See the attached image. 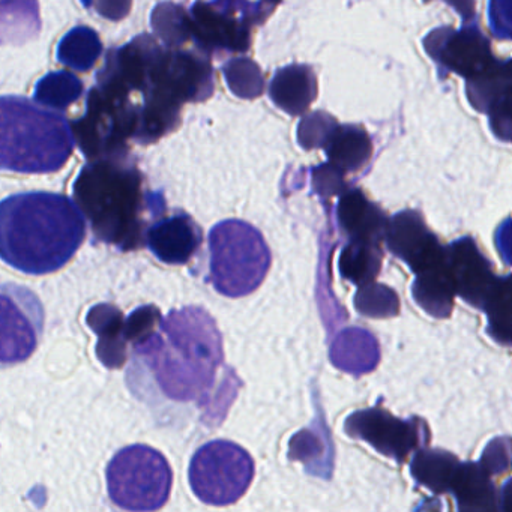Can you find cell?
I'll return each instance as SVG.
<instances>
[{"label":"cell","instance_id":"6da1fadb","mask_svg":"<svg viewBox=\"0 0 512 512\" xmlns=\"http://www.w3.org/2000/svg\"><path fill=\"white\" fill-rule=\"evenodd\" d=\"M86 221L62 194L23 193L0 206V253L7 265L31 275L64 268L82 247Z\"/></svg>","mask_w":512,"mask_h":512},{"label":"cell","instance_id":"7a4b0ae2","mask_svg":"<svg viewBox=\"0 0 512 512\" xmlns=\"http://www.w3.org/2000/svg\"><path fill=\"white\" fill-rule=\"evenodd\" d=\"M170 400L193 401L211 389L223 364V340L208 311H170L160 328L134 347Z\"/></svg>","mask_w":512,"mask_h":512},{"label":"cell","instance_id":"3957f363","mask_svg":"<svg viewBox=\"0 0 512 512\" xmlns=\"http://www.w3.org/2000/svg\"><path fill=\"white\" fill-rule=\"evenodd\" d=\"M73 193L98 241L122 251L142 245L145 191L136 166L124 163V157L91 161L77 176Z\"/></svg>","mask_w":512,"mask_h":512},{"label":"cell","instance_id":"277c9868","mask_svg":"<svg viewBox=\"0 0 512 512\" xmlns=\"http://www.w3.org/2000/svg\"><path fill=\"white\" fill-rule=\"evenodd\" d=\"M2 169L52 173L73 154L76 137L65 116L38 109L19 97L2 98Z\"/></svg>","mask_w":512,"mask_h":512},{"label":"cell","instance_id":"5b68a950","mask_svg":"<svg viewBox=\"0 0 512 512\" xmlns=\"http://www.w3.org/2000/svg\"><path fill=\"white\" fill-rule=\"evenodd\" d=\"M211 281L229 298L253 293L271 266V251L262 233L241 220L221 221L209 232Z\"/></svg>","mask_w":512,"mask_h":512},{"label":"cell","instance_id":"8992f818","mask_svg":"<svg viewBox=\"0 0 512 512\" xmlns=\"http://www.w3.org/2000/svg\"><path fill=\"white\" fill-rule=\"evenodd\" d=\"M128 92L110 85L91 89L86 115L71 125L80 151L89 160L124 157L125 140L134 139L140 107L133 106Z\"/></svg>","mask_w":512,"mask_h":512},{"label":"cell","instance_id":"52a82bcc","mask_svg":"<svg viewBox=\"0 0 512 512\" xmlns=\"http://www.w3.org/2000/svg\"><path fill=\"white\" fill-rule=\"evenodd\" d=\"M172 469L164 455L146 445L121 449L107 466L109 496L128 511L163 508L172 490Z\"/></svg>","mask_w":512,"mask_h":512},{"label":"cell","instance_id":"ba28073f","mask_svg":"<svg viewBox=\"0 0 512 512\" xmlns=\"http://www.w3.org/2000/svg\"><path fill=\"white\" fill-rule=\"evenodd\" d=\"M190 485L209 505L224 506L244 496L254 478V461L247 451L229 440H212L191 458Z\"/></svg>","mask_w":512,"mask_h":512},{"label":"cell","instance_id":"9c48e42d","mask_svg":"<svg viewBox=\"0 0 512 512\" xmlns=\"http://www.w3.org/2000/svg\"><path fill=\"white\" fill-rule=\"evenodd\" d=\"M271 14L250 0H197L190 13L193 40L206 55L218 50L245 53L251 47V28Z\"/></svg>","mask_w":512,"mask_h":512},{"label":"cell","instance_id":"30bf717a","mask_svg":"<svg viewBox=\"0 0 512 512\" xmlns=\"http://www.w3.org/2000/svg\"><path fill=\"white\" fill-rule=\"evenodd\" d=\"M212 92L214 77L208 59L163 50L152 71V91L145 101L160 100L181 109L182 104L208 100Z\"/></svg>","mask_w":512,"mask_h":512},{"label":"cell","instance_id":"8fae6325","mask_svg":"<svg viewBox=\"0 0 512 512\" xmlns=\"http://www.w3.org/2000/svg\"><path fill=\"white\" fill-rule=\"evenodd\" d=\"M425 52L439 65L440 73H455L466 82L490 73L499 61L491 52L488 38L478 25H464L460 31L439 28L424 38Z\"/></svg>","mask_w":512,"mask_h":512},{"label":"cell","instance_id":"7c38bea8","mask_svg":"<svg viewBox=\"0 0 512 512\" xmlns=\"http://www.w3.org/2000/svg\"><path fill=\"white\" fill-rule=\"evenodd\" d=\"M344 431L353 439L370 443L377 452L398 463H403L419 443H428L430 437L421 419L403 421L379 407L352 413L344 422Z\"/></svg>","mask_w":512,"mask_h":512},{"label":"cell","instance_id":"4fadbf2b","mask_svg":"<svg viewBox=\"0 0 512 512\" xmlns=\"http://www.w3.org/2000/svg\"><path fill=\"white\" fill-rule=\"evenodd\" d=\"M41 302L31 290L17 284L2 287V362L17 364L37 349L43 331Z\"/></svg>","mask_w":512,"mask_h":512},{"label":"cell","instance_id":"5bb4252c","mask_svg":"<svg viewBox=\"0 0 512 512\" xmlns=\"http://www.w3.org/2000/svg\"><path fill=\"white\" fill-rule=\"evenodd\" d=\"M389 251L403 260L413 274H421L445 262L446 248L428 230L418 211H403L389 221L386 232Z\"/></svg>","mask_w":512,"mask_h":512},{"label":"cell","instance_id":"9a60e30c","mask_svg":"<svg viewBox=\"0 0 512 512\" xmlns=\"http://www.w3.org/2000/svg\"><path fill=\"white\" fill-rule=\"evenodd\" d=\"M446 263L461 299L484 311L493 295L497 277L490 260L472 238H461L446 247Z\"/></svg>","mask_w":512,"mask_h":512},{"label":"cell","instance_id":"2e32d148","mask_svg":"<svg viewBox=\"0 0 512 512\" xmlns=\"http://www.w3.org/2000/svg\"><path fill=\"white\" fill-rule=\"evenodd\" d=\"M466 95L472 107L488 116L494 136L512 142V59L466 82Z\"/></svg>","mask_w":512,"mask_h":512},{"label":"cell","instance_id":"e0dca14e","mask_svg":"<svg viewBox=\"0 0 512 512\" xmlns=\"http://www.w3.org/2000/svg\"><path fill=\"white\" fill-rule=\"evenodd\" d=\"M149 251L167 265H185L202 244V230L190 215L179 212L157 221L146 230Z\"/></svg>","mask_w":512,"mask_h":512},{"label":"cell","instance_id":"ac0fdd59","mask_svg":"<svg viewBox=\"0 0 512 512\" xmlns=\"http://www.w3.org/2000/svg\"><path fill=\"white\" fill-rule=\"evenodd\" d=\"M337 218L341 229L352 241L380 244L386 238L389 221L385 212L371 203L358 188L341 194Z\"/></svg>","mask_w":512,"mask_h":512},{"label":"cell","instance_id":"d6986e66","mask_svg":"<svg viewBox=\"0 0 512 512\" xmlns=\"http://www.w3.org/2000/svg\"><path fill=\"white\" fill-rule=\"evenodd\" d=\"M89 328L97 334L98 359L106 367H122L127 359L128 325L124 314L115 305L100 304L89 310L86 316Z\"/></svg>","mask_w":512,"mask_h":512},{"label":"cell","instance_id":"ffe728a7","mask_svg":"<svg viewBox=\"0 0 512 512\" xmlns=\"http://www.w3.org/2000/svg\"><path fill=\"white\" fill-rule=\"evenodd\" d=\"M275 106L292 116L304 115L317 98V79L313 68L293 64L275 73L269 85Z\"/></svg>","mask_w":512,"mask_h":512},{"label":"cell","instance_id":"44dd1931","mask_svg":"<svg viewBox=\"0 0 512 512\" xmlns=\"http://www.w3.org/2000/svg\"><path fill=\"white\" fill-rule=\"evenodd\" d=\"M412 293L416 304L430 316L436 319L449 317L454 307V296L457 295V290H455L446 259L440 265L416 274Z\"/></svg>","mask_w":512,"mask_h":512},{"label":"cell","instance_id":"7402d4cb","mask_svg":"<svg viewBox=\"0 0 512 512\" xmlns=\"http://www.w3.org/2000/svg\"><path fill=\"white\" fill-rule=\"evenodd\" d=\"M490 473L479 463L460 464L451 493L461 511H494L499 508V497L490 479Z\"/></svg>","mask_w":512,"mask_h":512},{"label":"cell","instance_id":"603a6c76","mask_svg":"<svg viewBox=\"0 0 512 512\" xmlns=\"http://www.w3.org/2000/svg\"><path fill=\"white\" fill-rule=\"evenodd\" d=\"M329 163L344 173L359 172L370 163L373 143L364 128L338 125L325 145Z\"/></svg>","mask_w":512,"mask_h":512},{"label":"cell","instance_id":"cb8c5ba5","mask_svg":"<svg viewBox=\"0 0 512 512\" xmlns=\"http://www.w3.org/2000/svg\"><path fill=\"white\" fill-rule=\"evenodd\" d=\"M331 361L347 373L361 374L373 370L379 361V349L373 335L361 328L341 331L331 346Z\"/></svg>","mask_w":512,"mask_h":512},{"label":"cell","instance_id":"d4e9b609","mask_svg":"<svg viewBox=\"0 0 512 512\" xmlns=\"http://www.w3.org/2000/svg\"><path fill=\"white\" fill-rule=\"evenodd\" d=\"M460 461L451 452L440 449H421L413 458L410 472L419 485L436 494L451 493Z\"/></svg>","mask_w":512,"mask_h":512},{"label":"cell","instance_id":"484cf974","mask_svg":"<svg viewBox=\"0 0 512 512\" xmlns=\"http://www.w3.org/2000/svg\"><path fill=\"white\" fill-rule=\"evenodd\" d=\"M382 259L380 244L350 241L341 253L338 268L344 280L361 287L373 283L382 268Z\"/></svg>","mask_w":512,"mask_h":512},{"label":"cell","instance_id":"4316f807","mask_svg":"<svg viewBox=\"0 0 512 512\" xmlns=\"http://www.w3.org/2000/svg\"><path fill=\"white\" fill-rule=\"evenodd\" d=\"M103 53L97 32L88 26H77L58 44V61L76 71H89Z\"/></svg>","mask_w":512,"mask_h":512},{"label":"cell","instance_id":"83f0119b","mask_svg":"<svg viewBox=\"0 0 512 512\" xmlns=\"http://www.w3.org/2000/svg\"><path fill=\"white\" fill-rule=\"evenodd\" d=\"M151 25L157 37L163 40L167 47H173V49L193 38L190 14L184 7L173 2H163L154 8Z\"/></svg>","mask_w":512,"mask_h":512},{"label":"cell","instance_id":"f1b7e54d","mask_svg":"<svg viewBox=\"0 0 512 512\" xmlns=\"http://www.w3.org/2000/svg\"><path fill=\"white\" fill-rule=\"evenodd\" d=\"M487 334L503 346H512V283L511 278H497L493 295L485 307Z\"/></svg>","mask_w":512,"mask_h":512},{"label":"cell","instance_id":"f546056e","mask_svg":"<svg viewBox=\"0 0 512 512\" xmlns=\"http://www.w3.org/2000/svg\"><path fill=\"white\" fill-rule=\"evenodd\" d=\"M83 94V83L68 71L47 74L35 86L34 98L44 106L56 110H67Z\"/></svg>","mask_w":512,"mask_h":512},{"label":"cell","instance_id":"4dcf8cb0","mask_svg":"<svg viewBox=\"0 0 512 512\" xmlns=\"http://www.w3.org/2000/svg\"><path fill=\"white\" fill-rule=\"evenodd\" d=\"M230 91L244 100H254L265 91V77L259 65L250 58H235L223 65Z\"/></svg>","mask_w":512,"mask_h":512},{"label":"cell","instance_id":"1f68e13d","mask_svg":"<svg viewBox=\"0 0 512 512\" xmlns=\"http://www.w3.org/2000/svg\"><path fill=\"white\" fill-rule=\"evenodd\" d=\"M353 302L358 313L374 319L394 317L400 311V299L397 293L383 284H364L359 287Z\"/></svg>","mask_w":512,"mask_h":512},{"label":"cell","instance_id":"d6a6232c","mask_svg":"<svg viewBox=\"0 0 512 512\" xmlns=\"http://www.w3.org/2000/svg\"><path fill=\"white\" fill-rule=\"evenodd\" d=\"M338 127V122L331 115L325 112H314L305 116L298 125V143L302 148L311 149L325 148L329 137Z\"/></svg>","mask_w":512,"mask_h":512},{"label":"cell","instance_id":"836d02e7","mask_svg":"<svg viewBox=\"0 0 512 512\" xmlns=\"http://www.w3.org/2000/svg\"><path fill=\"white\" fill-rule=\"evenodd\" d=\"M479 464L490 475L506 472L512 467V437H497L485 446Z\"/></svg>","mask_w":512,"mask_h":512},{"label":"cell","instance_id":"e575fe53","mask_svg":"<svg viewBox=\"0 0 512 512\" xmlns=\"http://www.w3.org/2000/svg\"><path fill=\"white\" fill-rule=\"evenodd\" d=\"M346 173L337 169L334 164L326 163L313 169V188L320 197L329 199L332 196H341L346 193L347 185L344 181Z\"/></svg>","mask_w":512,"mask_h":512},{"label":"cell","instance_id":"d590c367","mask_svg":"<svg viewBox=\"0 0 512 512\" xmlns=\"http://www.w3.org/2000/svg\"><path fill=\"white\" fill-rule=\"evenodd\" d=\"M488 20L494 37L512 41V0H488Z\"/></svg>","mask_w":512,"mask_h":512},{"label":"cell","instance_id":"8d00e7d4","mask_svg":"<svg viewBox=\"0 0 512 512\" xmlns=\"http://www.w3.org/2000/svg\"><path fill=\"white\" fill-rule=\"evenodd\" d=\"M86 7H92L104 19L119 22L130 14L133 0H83Z\"/></svg>","mask_w":512,"mask_h":512},{"label":"cell","instance_id":"74e56055","mask_svg":"<svg viewBox=\"0 0 512 512\" xmlns=\"http://www.w3.org/2000/svg\"><path fill=\"white\" fill-rule=\"evenodd\" d=\"M496 245L506 265L512 266V217L503 221L496 232Z\"/></svg>","mask_w":512,"mask_h":512},{"label":"cell","instance_id":"f35d334b","mask_svg":"<svg viewBox=\"0 0 512 512\" xmlns=\"http://www.w3.org/2000/svg\"><path fill=\"white\" fill-rule=\"evenodd\" d=\"M500 509L503 511H512V478L503 485L502 493H500Z\"/></svg>","mask_w":512,"mask_h":512},{"label":"cell","instance_id":"ab89813d","mask_svg":"<svg viewBox=\"0 0 512 512\" xmlns=\"http://www.w3.org/2000/svg\"><path fill=\"white\" fill-rule=\"evenodd\" d=\"M259 2L266 8V10L269 11V13H272V11L280 5L281 0H259Z\"/></svg>","mask_w":512,"mask_h":512},{"label":"cell","instance_id":"60d3db41","mask_svg":"<svg viewBox=\"0 0 512 512\" xmlns=\"http://www.w3.org/2000/svg\"><path fill=\"white\" fill-rule=\"evenodd\" d=\"M509 278H511V283H512V275H509Z\"/></svg>","mask_w":512,"mask_h":512}]
</instances>
